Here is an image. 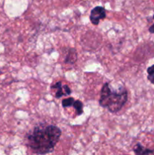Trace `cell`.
I'll return each mask as SVG.
<instances>
[{"instance_id":"1","label":"cell","mask_w":154,"mask_h":155,"mask_svg":"<svg viewBox=\"0 0 154 155\" xmlns=\"http://www.w3.org/2000/svg\"><path fill=\"white\" fill-rule=\"evenodd\" d=\"M61 136V130L55 125L41 124L26 136L27 145L36 154L52 152Z\"/></svg>"},{"instance_id":"2","label":"cell","mask_w":154,"mask_h":155,"mask_svg":"<svg viewBox=\"0 0 154 155\" xmlns=\"http://www.w3.org/2000/svg\"><path fill=\"white\" fill-rule=\"evenodd\" d=\"M128 97V91L125 86H119L118 89L113 90L110 88V83H105L101 90L99 104L111 113H117L126 104Z\"/></svg>"},{"instance_id":"3","label":"cell","mask_w":154,"mask_h":155,"mask_svg":"<svg viewBox=\"0 0 154 155\" xmlns=\"http://www.w3.org/2000/svg\"><path fill=\"white\" fill-rule=\"evenodd\" d=\"M106 17H107L106 10L102 6H96L91 11L90 21L94 25L99 24L100 21L106 18Z\"/></svg>"},{"instance_id":"4","label":"cell","mask_w":154,"mask_h":155,"mask_svg":"<svg viewBox=\"0 0 154 155\" xmlns=\"http://www.w3.org/2000/svg\"><path fill=\"white\" fill-rule=\"evenodd\" d=\"M51 89H56L57 92L55 93V98H60L63 95H69L71 94V89L67 85H62L61 82H57L55 84L51 86Z\"/></svg>"},{"instance_id":"5","label":"cell","mask_w":154,"mask_h":155,"mask_svg":"<svg viewBox=\"0 0 154 155\" xmlns=\"http://www.w3.org/2000/svg\"><path fill=\"white\" fill-rule=\"evenodd\" d=\"M133 151L135 154H154V151L152 150L148 149V148H144L140 143H137L134 145L133 148Z\"/></svg>"},{"instance_id":"6","label":"cell","mask_w":154,"mask_h":155,"mask_svg":"<svg viewBox=\"0 0 154 155\" xmlns=\"http://www.w3.org/2000/svg\"><path fill=\"white\" fill-rule=\"evenodd\" d=\"M78 54L75 48H69V51L66 54L65 58V63L66 64H74L77 60Z\"/></svg>"},{"instance_id":"7","label":"cell","mask_w":154,"mask_h":155,"mask_svg":"<svg viewBox=\"0 0 154 155\" xmlns=\"http://www.w3.org/2000/svg\"><path fill=\"white\" fill-rule=\"evenodd\" d=\"M72 107L75 110V113L78 116H80L83 114V103L79 100L77 101H74L73 104H72Z\"/></svg>"},{"instance_id":"8","label":"cell","mask_w":154,"mask_h":155,"mask_svg":"<svg viewBox=\"0 0 154 155\" xmlns=\"http://www.w3.org/2000/svg\"><path fill=\"white\" fill-rule=\"evenodd\" d=\"M147 79L152 84H154V64L147 68Z\"/></svg>"},{"instance_id":"9","label":"cell","mask_w":154,"mask_h":155,"mask_svg":"<svg viewBox=\"0 0 154 155\" xmlns=\"http://www.w3.org/2000/svg\"><path fill=\"white\" fill-rule=\"evenodd\" d=\"M74 98H66V99H63L62 101V106L63 107H70V106H72V104L74 102Z\"/></svg>"},{"instance_id":"10","label":"cell","mask_w":154,"mask_h":155,"mask_svg":"<svg viewBox=\"0 0 154 155\" xmlns=\"http://www.w3.org/2000/svg\"><path fill=\"white\" fill-rule=\"evenodd\" d=\"M149 31L150 33H154V24L149 28Z\"/></svg>"},{"instance_id":"11","label":"cell","mask_w":154,"mask_h":155,"mask_svg":"<svg viewBox=\"0 0 154 155\" xmlns=\"http://www.w3.org/2000/svg\"><path fill=\"white\" fill-rule=\"evenodd\" d=\"M153 20H154V15H153Z\"/></svg>"}]
</instances>
